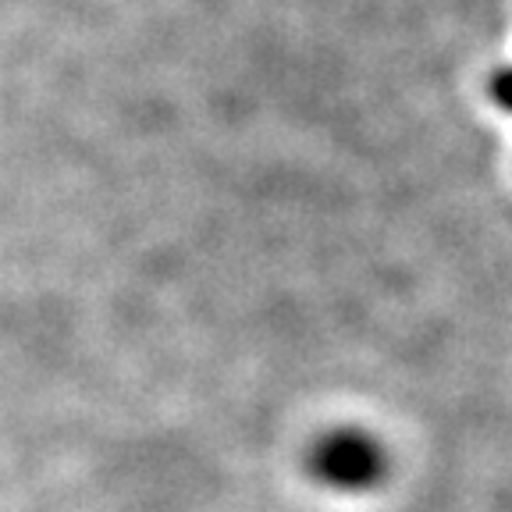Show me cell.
<instances>
[{
	"label": "cell",
	"instance_id": "obj_1",
	"mask_svg": "<svg viewBox=\"0 0 512 512\" xmlns=\"http://www.w3.org/2000/svg\"><path fill=\"white\" fill-rule=\"evenodd\" d=\"M310 473L335 491L377 488L388 473V456L381 441L363 431H331L313 445Z\"/></svg>",
	"mask_w": 512,
	"mask_h": 512
},
{
	"label": "cell",
	"instance_id": "obj_2",
	"mask_svg": "<svg viewBox=\"0 0 512 512\" xmlns=\"http://www.w3.org/2000/svg\"><path fill=\"white\" fill-rule=\"evenodd\" d=\"M495 100L505 107V111H512V72H502L495 79Z\"/></svg>",
	"mask_w": 512,
	"mask_h": 512
}]
</instances>
